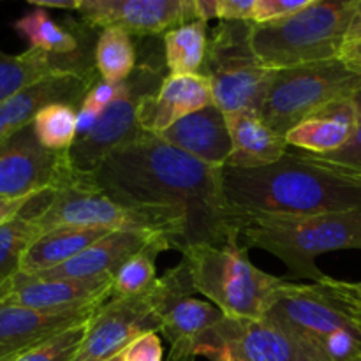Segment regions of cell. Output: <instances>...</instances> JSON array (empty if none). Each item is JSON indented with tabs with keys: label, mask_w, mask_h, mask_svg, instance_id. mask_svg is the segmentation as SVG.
I'll return each instance as SVG.
<instances>
[{
	"label": "cell",
	"mask_w": 361,
	"mask_h": 361,
	"mask_svg": "<svg viewBox=\"0 0 361 361\" xmlns=\"http://www.w3.org/2000/svg\"><path fill=\"white\" fill-rule=\"evenodd\" d=\"M90 180L130 207L171 208L187 221L185 245H224L240 236L222 187V168L204 164L154 134L113 150Z\"/></svg>",
	"instance_id": "cell-1"
},
{
	"label": "cell",
	"mask_w": 361,
	"mask_h": 361,
	"mask_svg": "<svg viewBox=\"0 0 361 361\" xmlns=\"http://www.w3.org/2000/svg\"><path fill=\"white\" fill-rule=\"evenodd\" d=\"M222 187L236 222L254 215H312L361 208V180L289 150L270 166H224Z\"/></svg>",
	"instance_id": "cell-2"
},
{
	"label": "cell",
	"mask_w": 361,
	"mask_h": 361,
	"mask_svg": "<svg viewBox=\"0 0 361 361\" xmlns=\"http://www.w3.org/2000/svg\"><path fill=\"white\" fill-rule=\"evenodd\" d=\"M247 247H257L286 264L291 279L321 282L316 259L337 250L361 249V208L312 215H254L238 221Z\"/></svg>",
	"instance_id": "cell-3"
},
{
	"label": "cell",
	"mask_w": 361,
	"mask_h": 361,
	"mask_svg": "<svg viewBox=\"0 0 361 361\" xmlns=\"http://www.w3.org/2000/svg\"><path fill=\"white\" fill-rule=\"evenodd\" d=\"M231 236L224 245H194L183 250L197 295L207 296L226 317L264 319L286 279L259 270L249 247Z\"/></svg>",
	"instance_id": "cell-4"
},
{
	"label": "cell",
	"mask_w": 361,
	"mask_h": 361,
	"mask_svg": "<svg viewBox=\"0 0 361 361\" xmlns=\"http://www.w3.org/2000/svg\"><path fill=\"white\" fill-rule=\"evenodd\" d=\"M34 219L41 235L60 226L162 233L171 238L173 247L180 252L187 236V221L180 212L171 208L130 207L106 194L92 182L90 176L81 173L56 189Z\"/></svg>",
	"instance_id": "cell-5"
},
{
	"label": "cell",
	"mask_w": 361,
	"mask_h": 361,
	"mask_svg": "<svg viewBox=\"0 0 361 361\" xmlns=\"http://www.w3.org/2000/svg\"><path fill=\"white\" fill-rule=\"evenodd\" d=\"M355 20V0L321 2L270 23H252V49L270 71L335 60Z\"/></svg>",
	"instance_id": "cell-6"
},
{
	"label": "cell",
	"mask_w": 361,
	"mask_h": 361,
	"mask_svg": "<svg viewBox=\"0 0 361 361\" xmlns=\"http://www.w3.org/2000/svg\"><path fill=\"white\" fill-rule=\"evenodd\" d=\"M201 74L222 113H259L274 71L261 66L254 53L252 21H221L214 28Z\"/></svg>",
	"instance_id": "cell-7"
},
{
	"label": "cell",
	"mask_w": 361,
	"mask_h": 361,
	"mask_svg": "<svg viewBox=\"0 0 361 361\" xmlns=\"http://www.w3.org/2000/svg\"><path fill=\"white\" fill-rule=\"evenodd\" d=\"M360 85L361 76L338 59L274 71L259 115L275 133L286 136L316 109L351 97Z\"/></svg>",
	"instance_id": "cell-8"
},
{
	"label": "cell",
	"mask_w": 361,
	"mask_h": 361,
	"mask_svg": "<svg viewBox=\"0 0 361 361\" xmlns=\"http://www.w3.org/2000/svg\"><path fill=\"white\" fill-rule=\"evenodd\" d=\"M157 59H147L136 66L134 73L122 83L120 94L99 116L94 129L69 148L73 168L81 175H90L116 148L136 140L143 130L137 126V108L148 95L157 94L164 74Z\"/></svg>",
	"instance_id": "cell-9"
},
{
	"label": "cell",
	"mask_w": 361,
	"mask_h": 361,
	"mask_svg": "<svg viewBox=\"0 0 361 361\" xmlns=\"http://www.w3.org/2000/svg\"><path fill=\"white\" fill-rule=\"evenodd\" d=\"M264 319L305 342L337 330H361L337 281L328 275L312 284L286 279Z\"/></svg>",
	"instance_id": "cell-10"
},
{
	"label": "cell",
	"mask_w": 361,
	"mask_h": 361,
	"mask_svg": "<svg viewBox=\"0 0 361 361\" xmlns=\"http://www.w3.org/2000/svg\"><path fill=\"white\" fill-rule=\"evenodd\" d=\"M196 295L189 264L183 259L148 289L147 296L161 319L159 331L169 342V353L196 356L197 342L226 317L214 303Z\"/></svg>",
	"instance_id": "cell-11"
},
{
	"label": "cell",
	"mask_w": 361,
	"mask_h": 361,
	"mask_svg": "<svg viewBox=\"0 0 361 361\" xmlns=\"http://www.w3.org/2000/svg\"><path fill=\"white\" fill-rule=\"evenodd\" d=\"M78 175L69 152L48 150L34 126L16 130L0 143V196L27 197L63 187Z\"/></svg>",
	"instance_id": "cell-12"
},
{
	"label": "cell",
	"mask_w": 361,
	"mask_h": 361,
	"mask_svg": "<svg viewBox=\"0 0 361 361\" xmlns=\"http://www.w3.org/2000/svg\"><path fill=\"white\" fill-rule=\"evenodd\" d=\"M221 351L238 361H323L303 338L267 319L224 317L196 345V356Z\"/></svg>",
	"instance_id": "cell-13"
},
{
	"label": "cell",
	"mask_w": 361,
	"mask_h": 361,
	"mask_svg": "<svg viewBox=\"0 0 361 361\" xmlns=\"http://www.w3.org/2000/svg\"><path fill=\"white\" fill-rule=\"evenodd\" d=\"M161 330V319L147 293L141 296H111L88 323L87 335L74 361H108L126 351L137 337Z\"/></svg>",
	"instance_id": "cell-14"
},
{
	"label": "cell",
	"mask_w": 361,
	"mask_h": 361,
	"mask_svg": "<svg viewBox=\"0 0 361 361\" xmlns=\"http://www.w3.org/2000/svg\"><path fill=\"white\" fill-rule=\"evenodd\" d=\"M88 28H118L129 35H159L194 20L192 0H80Z\"/></svg>",
	"instance_id": "cell-15"
},
{
	"label": "cell",
	"mask_w": 361,
	"mask_h": 361,
	"mask_svg": "<svg viewBox=\"0 0 361 361\" xmlns=\"http://www.w3.org/2000/svg\"><path fill=\"white\" fill-rule=\"evenodd\" d=\"M111 296L113 279L69 281L18 274L2 303L46 314H78L97 310Z\"/></svg>",
	"instance_id": "cell-16"
},
{
	"label": "cell",
	"mask_w": 361,
	"mask_h": 361,
	"mask_svg": "<svg viewBox=\"0 0 361 361\" xmlns=\"http://www.w3.org/2000/svg\"><path fill=\"white\" fill-rule=\"evenodd\" d=\"M171 238L154 231H111L60 267L37 274L41 279H69V281H92V279H115L116 271L136 254L147 247ZM173 245V242H171ZM175 249V247H173Z\"/></svg>",
	"instance_id": "cell-17"
},
{
	"label": "cell",
	"mask_w": 361,
	"mask_h": 361,
	"mask_svg": "<svg viewBox=\"0 0 361 361\" xmlns=\"http://www.w3.org/2000/svg\"><path fill=\"white\" fill-rule=\"evenodd\" d=\"M99 80V73L56 74L21 90L0 106V143L16 130L30 126L46 106L63 102L80 109L87 94Z\"/></svg>",
	"instance_id": "cell-18"
},
{
	"label": "cell",
	"mask_w": 361,
	"mask_h": 361,
	"mask_svg": "<svg viewBox=\"0 0 361 361\" xmlns=\"http://www.w3.org/2000/svg\"><path fill=\"white\" fill-rule=\"evenodd\" d=\"M214 104L212 85L207 76L168 74L157 94L148 95L137 108V126L143 133L159 136L183 116Z\"/></svg>",
	"instance_id": "cell-19"
},
{
	"label": "cell",
	"mask_w": 361,
	"mask_h": 361,
	"mask_svg": "<svg viewBox=\"0 0 361 361\" xmlns=\"http://www.w3.org/2000/svg\"><path fill=\"white\" fill-rule=\"evenodd\" d=\"M159 137L215 168H224L233 152L226 115L215 104L183 116Z\"/></svg>",
	"instance_id": "cell-20"
},
{
	"label": "cell",
	"mask_w": 361,
	"mask_h": 361,
	"mask_svg": "<svg viewBox=\"0 0 361 361\" xmlns=\"http://www.w3.org/2000/svg\"><path fill=\"white\" fill-rule=\"evenodd\" d=\"M95 60L88 51L69 56L48 55L30 49L20 55H7L0 49V106L37 81L56 74H94Z\"/></svg>",
	"instance_id": "cell-21"
},
{
	"label": "cell",
	"mask_w": 361,
	"mask_h": 361,
	"mask_svg": "<svg viewBox=\"0 0 361 361\" xmlns=\"http://www.w3.org/2000/svg\"><path fill=\"white\" fill-rule=\"evenodd\" d=\"M97 310L78 314H46L0 303V360L23 355L46 338L92 319Z\"/></svg>",
	"instance_id": "cell-22"
},
{
	"label": "cell",
	"mask_w": 361,
	"mask_h": 361,
	"mask_svg": "<svg viewBox=\"0 0 361 361\" xmlns=\"http://www.w3.org/2000/svg\"><path fill=\"white\" fill-rule=\"evenodd\" d=\"M360 120L351 97L328 102L303 118L295 129L286 134V141L295 150L312 155L337 152L355 134Z\"/></svg>",
	"instance_id": "cell-23"
},
{
	"label": "cell",
	"mask_w": 361,
	"mask_h": 361,
	"mask_svg": "<svg viewBox=\"0 0 361 361\" xmlns=\"http://www.w3.org/2000/svg\"><path fill=\"white\" fill-rule=\"evenodd\" d=\"M233 152L226 166L254 169L281 161L289 152L286 136L275 133L257 111L224 113Z\"/></svg>",
	"instance_id": "cell-24"
},
{
	"label": "cell",
	"mask_w": 361,
	"mask_h": 361,
	"mask_svg": "<svg viewBox=\"0 0 361 361\" xmlns=\"http://www.w3.org/2000/svg\"><path fill=\"white\" fill-rule=\"evenodd\" d=\"M109 233H111L109 229L83 228V226H60L49 229L28 245L21 259L20 274L37 275L41 271L60 267Z\"/></svg>",
	"instance_id": "cell-25"
},
{
	"label": "cell",
	"mask_w": 361,
	"mask_h": 361,
	"mask_svg": "<svg viewBox=\"0 0 361 361\" xmlns=\"http://www.w3.org/2000/svg\"><path fill=\"white\" fill-rule=\"evenodd\" d=\"M13 28L30 44V49H39L48 55L69 56L87 51L83 49V46L87 48L83 39L85 25H74V28L63 27L49 16L48 9L42 7H34L18 18Z\"/></svg>",
	"instance_id": "cell-26"
},
{
	"label": "cell",
	"mask_w": 361,
	"mask_h": 361,
	"mask_svg": "<svg viewBox=\"0 0 361 361\" xmlns=\"http://www.w3.org/2000/svg\"><path fill=\"white\" fill-rule=\"evenodd\" d=\"M49 196L51 190L37 194L16 221L0 228V291L20 274L23 254L28 245L41 236L34 215L48 203Z\"/></svg>",
	"instance_id": "cell-27"
},
{
	"label": "cell",
	"mask_w": 361,
	"mask_h": 361,
	"mask_svg": "<svg viewBox=\"0 0 361 361\" xmlns=\"http://www.w3.org/2000/svg\"><path fill=\"white\" fill-rule=\"evenodd\" d=\"M208 49L204 21H190L164 34V66L169 74H197L203 69Z\"/></svg>",
	"instance_id": "cell-28"
},
{
	"label": "cell",
	"mask_w": 361,
	"mask_h": 361,
	"mask_svg": "<svg viewBox=\"0 0 361 361\" xmlns=\"http://www.w3.org/2000/svg\"><path fill=\"white\" fill-rule=\"evenodd\" d=\"M136 48L129 34L106 28L97 35L94 49L95 69L106 83H123L136 69Z\"/></svg>",
	"instance_id": "cell-29"
},
{
	"label": "cell",
	"mask_w": 361,
	"mask_h": 361,
	"mask_svg": "<svg viewBox=\"0 0 361 361\" xmlns=\"http://www.w3.org/2000/svg\"><path fill=\"white\" fill-rule=\"evenodd\" d=\"M32 126L42 147L66 152L73 147L78 136V109L71 104L55 102L42 108Z\"/></svg>",
	"instance_id": "cell-30"
},
{
	"label": "cell",
	"mask_w": 361,
	"mask_h": 361,
	"mask_svg": "<svg viewBox=\"0 0 361 361\" xmlns=\"http://www.w3.org/2000/svg\"><path fill=\"white\" fill-rule=\"evenodd\" d=\"M173 249L169 240H161V242L154 243V245L147 247L130 257L118 271H116L115 279H113V296H141L148 293V289L154 286L155 279V259L164 250Z\"/></svg>",
	"instance_id": "cell-31"
},
{
	"label": "cell",
	"mask_w": 361,
	"mask_h": 361,
	"mask_svg": "<svg viewBox=\"0 0 361 361\" xmlns=\"http://www.w3.org/2000/svg\"><path fill=\"white\" fill-rule=\"evenodd\" d=\"M88 323L90 319L46 338L44 342L25 351L14 361H74L87 335Z\"/></svg>",
	"instance_id": "cell-32"
},
{
	"label": "cell",
	"mask_w": 361,
	"mask_h": 361,
	"mask_svg": "<svg viewBox=\"0 0 361 361\" xmlns=\"http://www.w3.org/2000/svg\"><path fill=\"white\" fill-rule=\"evenodd\" d=\"M323 361H358L361 358V330H337L307 342Z\"/></svg>",
	"instance_id": "cell-33"
},
{
	"label": "cell",
	"mask_w": 361,
	"mask_h": 361,
	"mask_svg": "<svg viewBox=\"0 0 361 361\" xmlns=\"http://www.w3.org/2000/svg\"><path fill=\"white\" fill-rule=\"evenodd\" d=\"M305 154V152H303ZM310 161L323 164L326 168L334 169V171L342 173V175L353 176V178L361 180V122L356 127L355 134L351 140L337 152L324 155H312L305 154Z\"/></svg>",
	"instance_id": "cell-34"
},
{
	"label": "cell",
	"mask_w": 361,
	"mask_h": 361,
	"mask_svg": "<svg viewBox=\"0 0 361 361\" xmlns=\"http://www.w3.org/2000/svg\"><path fill=\"white\" fill-rule=\"evenodd\" d=\"M310 2L312 0H256L252 23L263 25L293 16V14L300 13L307 6H310Z\"/></svg>",
	"instance_id": "cell-35"
},
{
	"label": "cell",
	"mask_w": 361,
	"mask_h": 361,
	"mask_svg": "<svg viewBox=\"0 0 361 361\" xmlns=\"http://www.w3.org/2000/svg\"><path fill=\"white\" fill-rule=\"evenodd\" d=\"M123 361H164V349L159 331H148L137 337L123 351Z\"/></svg>",
	"instance_id": "cell-36"
},
{
	"label": "cell",
	"mask_w": 361,
	"mask_h": 361,
	"mask_svg": "<svg viewBox=\"0 0 361 361\" xmlns=\"http://www.w3.org/2000/svg\"><path fill=\"white\" fill-rule=\"evenodd\" d=\"M256 0H217V18L221 21H252Z\"/></svg>",
	"instance_id": "cell-37"
},
{
	"label": "cell",
	"mask_w": 361,
	"mask_h": 361,
	"mask_svg": "<svg viewBox=\"0 0 361 361\" xmlns=\"http://www.w3.org/2000/svg\"><path fill=\"white\" fill-rule=\"evenodd\" d=\"M120 88H122V83L113 85V83H106V81L99 80L97 83L92 87V90L88 92L87 97H85L83 104L92 106V108L99 109V111H104L120 94Z\"/></svg>",
	"instance_id": "cell-38"
},
{
	"label": "cell",
	"mask_w": 361,
	"mask_h": 361,
	"mask_svg": "<svg viewBox=\"0 0 361 361\" xmlns=\"http://www.w3.org/2000/svg\"><path fill=\"white\" fill-rule=\"evenodd\" d=\"M35 196H37V194H35ZM35 196H27V197L0 196V228H4V226L9 224V222L16 221Z\"/></svg>",
	"instance_id": "cell-39"
},
{
	"label": "cell",
	"mask_w": 361,
	"mask_h": 361,
	"mask_svg": "<svg viewBox=\"0 0 361 361\" xmlns=\"http://www.w3.org/2000/svg\"><path fill=\"white\" fill-rule=\"evenodd\" d=\"M338 60H341L349 71H353V73L361 76V37L344 41Z\"/></svg>",
	"instance_id": "cell-40"
},
{
	"label": "cell",
	"mask_w": 361,
	"mask_h": 361,
	"mask_svg": "<svg viewBox=\"0 0 361 361\" xmlns=\"http://www.w3.org/2000/svg\"><path fill=\"white\" fill-rule=\"evenodd\" d=\"M192 11L194 20L208 23L217 18V0H192Z\"/></svg>",
	"instance_id": "cell-41"
},
{
	"label": "cell",
	"mask_w": 361,
	"mask_h": 361,
	"mask_svg": "<svg viewBox=\"0 0 361 361\" xmlns=\"http://www.w3.org/2000/svg\"><path fill=\"white\" fill-rule=\"evenodd\" d=\"M35 7H42V9H67L76 11L80 0H32Z\"/></svg>",
	"instance_id": "cell-42"
},
{
	"label": "cell",
	"mask_w": 361,
	"mask_h": 361,
	"mask_svg": "<svg viewBox=\"0 0 361 361\" xmlns=\"http://www.w3.org/2000/svg\"><path fill=\"white\" fill-rule=\"evenodd\" d=\"M337 286H338V289H341L342 295H344V298H345V302H348L349 309H351L353 316L356 317V321H358V324L361 328V302L358 298H356V296H353L351 293H349V289L345 288V282L337 281Z\"/></svg>",
	"instance_id": "cell-43"
},
{
	"label": "cell",
	"mask_w": 361,
	"mask_h": 361,
	"mask_svg": "<svg viewBox=\"0 0 361 361\" xmlns=\"http://www.w3.org/2000/svg\"><path fill=\"white\" fill-rule=\"evenodd\" d=\"M356 37H361V0H355V20H353L351 27H349L345 41Z\"/></svg>",
	"instance_id": "cell-44"
},
{
	"label": "cell",
	"mask_w": 361,
	"mask_h": 361,
	"mask_svg": "<svg viewBox=\"0 0 361 361\" xmlns=\"http://www.w3.org/2000/svg\"><path fill=\"white\" fill-rule=\"evenodd\" d=\"M201 356H204V358H208L210 361H238V360L229 358L228 355H224V353H221V351H207V353H203Z\"/></svg>",
	"instance_id": "cell-45"
},
{
	"label": "cell",
	"mask_w": 361,
	"mask_h": 361,
	"mask_svg": "<svg viewBox=\"0 0 361 361\" xmlns=\"http://www.w3.org/2000/svg\"><path fill=\"white\" fill-rule=\"evenodd\" d=\"M351 102H353V106H355L356 115H358V120L361 122V85H360L358 88H356L355 92H353Z\"/></svg>",
	"instance_id": "cell-46"
},
{
	"label": "cell",
	"mask_w": 361,
	"mask_h": 361,
	"mask_svg": "<svg viewBox=\"0 0 361 361\" xmlns=\"http://www.w3.org/2000/svg\"><path fill=\"white\" fill-rule=\"evenodd\" d=\"M345 288L349 289V293L353 296H356L361 302V282H345Z\"/></svg>",
	"instance_id": "cell-47"
},
{
	"label": "cell",
	"mask_w": 361,
	"mask_h": 361,
	"mask_svg": "<svg viewBox=\"0 0 361 361\" xmlns=\"http://www.w3.org/2000/svg\"><path fill=\"white\" fill-rule=\"evenodd\" d=\"M7 288H9V284H7L6 288H4L2 291H0V303H2V302H4V298H6V295H7Z\"/></svg>",
	"instance_id": "cell-48"
},
{
	"label": "cell",
	"mask_w": 361,
	"mask_h": 361,
	"mask_svg": "<svg viewBox=\"0 0 361 361\" xmlns=\"http://www.w3.org/2000/svg\"><path fill=\"white\" fill-rule=\"evenodd\" d=\"M108 361H123V353H120V355H116L115 358H111V360H108Z\"/></svg>",
	"instance_id": "cell-49"
},
{
	"label": "cell",
	"mask_w": 361,
	"mask_h": 361,
	"mask_svg": "<svg viewBox=\"0 0 361 361\" xmlns=\"http://www.w3.org/2000/svg\"><path fill=\"white\" fill-rule=\"evenodd\" d=\"M16 358H18V356H13V358H4V360H0V361H14Z\"/></svg>",
	"instance_id": "cell-50"
},
{
	"label": "cell",
	"mask_w": 361,
	"mask_h": 361,
	"mask_svg": "<svg viewBox=\"0 0 361 361\" xmlns=\"http://www.w3.org/2000/svg\"><path fill=\"white\" fill-rule=\"evenodd\" d=\"M358 361H361V358H360V360H358Z\"/></svg>",
	"instance_id": "cell-51"
}]
</instances>
